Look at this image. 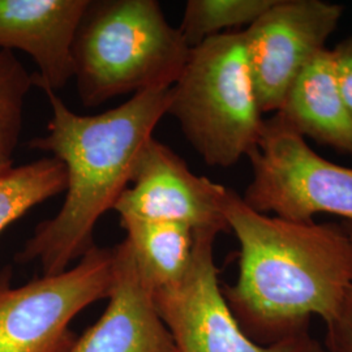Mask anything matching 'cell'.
I'll return each instance as SVG.
<instances>
[{"label": "cell", "mask_w": 352, "mask_h": 352, "mask_svg": "<svg viewBox=\"0 0 352 352\" xmlns=\"http://www.w3.org/2000/svg\"><path fill=\"white\" fill-rule=\"evenodd\" d=\"M302 352H329L327 349L322 346V344H320L317 340H314V338H311V340L308 342V344H307V347H305V350Z\"/></svg>", "instance_id": "cell-19"}, {"label": "cell", "mask_w": 352, "mask_h": 352, "mask_svg": "<svg viewBox=\"0 0 352 352\" xmlns=\"http://www.w3.org/2000/svg\"><path fill=\"white\" fill-rule=\"evenodd\" d=\"M324 347L329 352H352V287L337 317L327 325Z\"/></svg>", "instance_id": "cell-17"}, {"label": "cell", "mask_w": 352, "mask_h": 352, "mask_svg": "<svg viewBox=\"0 0 352 352\" xmlns=\"http://www.w3.org/2000/svg\"><path fill=\"white\" fill-rule=\"evenodd\" d=\"M33 85V75L12 51L0 50V176L13 167L26 96Z\"/></svg>", "instance_id": "cell-16"}, {"label": "cell", "mask_w": 352, "mask_h": 352, "mask_svg": "<svg viewBox=\"0 0 352 352\" xmlns=\"http://www.w3.org/2000/svg\"><path fill=\"white\" fill-rule=\"evenodd\" d=\"M222 210L240 244L239 276L222 291L241 330L269 346L329 325L352 287V236L340 227L253 210L227 188Z\"/></svg>", "instance_id": "cell-1"}, {"label": "cell", "mask_w": 352, "mask_h": 352, "mask_svg": "<svg viewBox=\"0 0 352 352\" xmlns=\"http://www.w3.org/2000/svg\"><path fill=\"white\" fill-rule=\"evenodd\" d=\"M120 226L151 292L174 286L186 274L195 244L190 227L132 217H120Z\"/></svg>", "instance_id": "cell-13"}, {"label": "cell", "mask_w": 352, "mask_h": 352, "mask_svg": "<svg viewBox=\"0 0 352 352\" xmlns=\"http://www.w3.org/2000/svg\"><path fill=\"white\" fill-rule=\"evenodd\" d=\"M350 234H351V236H352V231H351V232H350Z\"/></svg>", "instance_id": "cell-20"}, {"label": "cell", "mask_w": 352, "mask_h": 352, "mask_svg": "<svg viewBox=\"0 0 352 352\" xmlns=\"http://www.w3.org/2000/svg\"><path fill=\"white\" fill-rule=\"evenodd\" d=\"M343 8L321 0H276L244 29L247 59L261 113L280 109L302 69L325 50Z\"/></svg>", "instance_id": "cell-8"}, {"label": "cell", "mask_w": 352, "mask_h": 352, "mask_svg": "<svg viewBox=\"0 0 352 352\" xmlns=\"http://www.w3.org/2000/svg\"><path fill=\"white\" fill-rule=\"evenodd\" d=\"M113 250L94 245L75 267L12 287L0 279V352H68L69 325L90 304L109 296Z\"/></svg>", "instance_id": "cell-6"}, {"label": "cell", "mask_w": 352, "mask_h": 352, "mask_svg": "<svg viewBox=\"0 0 352 352\" xmlns=\"http://www.w3.org/2000/svg\"><path fill=\"white\" fill-rule=\"evenodd\" d=\"M227 188L195 175L187 164L151 138L140 154L128 188L113 210L120 217L176 222L199 230L228 231L222 210Z\"/></svg>", "instance_id": "cell-9"}, {"label": "cell", "mask_w": 352, "mask_h": 352, "mask_svg": "<svg viewBox=\"0 0 352 352\" xmlns=\"http://www.w3.org/2000/svg\"><path fill=\"white\" fill-rule=\"evenodd\" d=\"M276 113L302 138L352 155V116L340 96L331 51H321L302 69Z\"/></svg>", "instance_id": "cell-12"}, {"label": "cell", "mask_w": 352, "mask_h": 352, "mask_svg": "<svg viewBox=\"0 0 352 352\" xmlns=\"http://www.w3.org/2000/svg\"><path fill=\"white\" fill-rule=\"evenodd\" d=\"M109 304L68 352H176L126 239L113 247Z\"/></svg>", "instance_id": "cell-11"}, {"label": "cell", "mask_w": 352, "mask_h": 352, "mask_svg": "<svg viewBox=\"0 0 352 352\" xmlns=\"http://www.w3.org/2000/svg\"><path fill=\"white\" fill-rule=\"evenodd\" d=\"M90 0H0V50H21L37 64L33 84L63 89L75 76L74 43Z\"/></svg>", "instance_id": "cell-10"}, {"label": "cell", "mask_w": 352, "mask_h": 352, "mask_svg": "<svg viewBox=\"0 0 352 352\" xmlns=\"http://www.w3.org/2000/svg\"><path fill=\"white\" fill-rule=\"evenodd\" d=\"M167 113L209 166L230 167L256 146L264 119L254 93L244 30L222 33L190 49L171 88Z\"/></svg>", "instance_id": "cell-4"}, {"label": "cell", "mask_w": 352, "mask_h": 352, "mask_svg": "<svg viewBox=\"0 0 352 352\" xmlns=\"http://www.w3.org/2000/svg\"><path fill=\"white\" fill-rule=\"evenodd\" d=\"M215 230L195 231L188 269L168 289L151 292L176 352H302L311 336L258 344L241 330L227 304L214 261Z\"/></svg>", "instance_id": "cell-7"}, {"label": "cell", "mask_w": 352, "mask_h": 352, "mask_svg": "<svg viewBox=\"0 0 352 352\" xmlns=\"http://www.w3.org/2000/svg\"><path fill=\"white\" fill-rule=\"evenodd\" d=\"M247 157L253 176L243 200L253 210L292 222L321 213L352 222V168L318 155L277 113Z\"/></svg>", "instance_id": "cell-5"}, {"label": "cell", "mask_w": 352, "mask_h": 352, "mask_svg": "<svg viewBox=\"0 0 352 352\" xmlns=\"http://www.w3.org/2000/svg\"><path fill=\"white\" fill-rule=\"evenodd\" d=\"M276 0H189L179 30L189 47L238 26H251Z\"/></svg>", "instance_id": "cell-15"}, {"label": "cell", "mask_w": 352, "mask_h": 352, "mask_svg": "<svg viewBox=\"0 0 352 352\" xmlns=\"http://www.w3.org/2000/svg\"><path fill=\"white\" fill-rule=\"evenodd\" d=\"M43 91L52 118L47 135L29 146L50 151L63 164L65 199L54 218L38 225L16 260L38 261L43 276H55L96 245L94 227L128 188L141 151L167 113L171 88L141 91L122 106L89 116L69 110L58 93Z\"/></svg>", "instance_id": "cell-2"}, {"label": "cell", "mask_w": 352, "mask_h": 352, "mask_svg": "<svg viewBox=\"0 0 352 352\" xmlns=\"http://www.w3.org/2000/svg\"><path fill=\"white\" fill-rule=\"evenodd\" d=\"M330 51L342 100L352 116V36Z\"/></svg>", "instance_id": "cell-18"}, {"label": "cell", "mask_w": 352, "mask_h": 352, "mask_svg": "<svg viewBox=\"0 0 352 352\" xmlns=\"http://www.w3.org/2000/svg\"><path fill=\"white\" fill-rule=\"evenodd\" d=\"M189 52L158 1H90L74 43L78 96L94 107L116 96L173 88Z\"/></svg>", "instance_id": "cell-3"}, {"label": "cell", "mask_w": 352, "mask_h": 352, "mask_svg": "<svg viewBox=\"0 0 352 352\" xmlns=\"http://www.w3.org/2000/svg\"><path fill=\"white\" fill-rule=\"evenodd\" d=\"M65 168L56 158L12 167L0 176V235L38 204L63 193Z\"/></svg>", "instance_id": "cell-14"}]
</instances>
